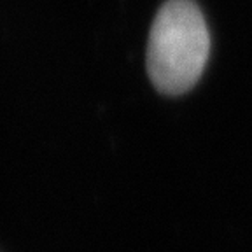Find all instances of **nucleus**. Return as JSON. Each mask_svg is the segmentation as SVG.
<instances>
[{
  "mask_svg": "<svg viewBox=\"0 0 252 252\" xmlns=\"http://www.w3.org/2000/svg\"><path fill=\"white\" fill-rule=\"evenodd\" d=\"M210 53L205 18L191 0H168L158 11L147 42V74L166 94L189 91L201 77Z\"/></svg>",
  "mask_w": 252,
  "mask_h": 252,
  "instance_id": "nucleus-1",
  "label": "nucleus"
}]
</instances>
